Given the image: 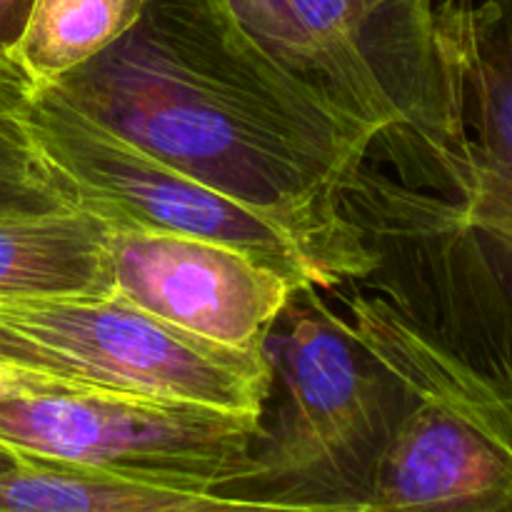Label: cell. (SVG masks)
<instances>
[{"label": "cell", "mask_w": 512, "mask_h": 512, "mask_svg": "<svg viewBox=\"0 0 512 512\" xmlns=\"http://www.w3.org/2000/svg\"><path fill=\"white\" fill-rule=\"evenodd\" d=\"M55 93L173 168L278 220L338 288L383 258L348 210L378 130L280 68L225 0H150Z\"/></svg>", "instance_id": "6da1fadb"}, {"label": "cell", "mask_w": 512, "mask_h": 512, "mask_svg": "<svg viewBox=\"0 0 512 512\" xmlns=\"http://www.w3.org/2000/svg\"><path fill=\"white\" fill-rule=\"evenodd\" d=\"M240 28L340 113L398 135L418 183L470 190L468 133L435 0H225Z\"/></svg>", "instance_id": "7a4b0ae2"}, {"label": "cell", "mask_w": 512, "mask_h": 512, "mask_svg": "<svg viewBox=\"0 0 512 512\" xmlns=\"http://www.w3.org/2000/svg\"><path fill=\"white\" fill-rule=\"evenodd\" d=\"M355 338L388 370L395 418L373 512H512V375L473 363L385 298L348 300Z\"/></svg>", "instance_id": "3957f363"}, {"label": "cell", "mask_w": 512, "mask_h": 512, "mask_svg": "<svg viewBox=\"0 0 512 512\" xmlns=\"http://www.w3.org/2000/svg\"><path fill=\"white\" fill-rule=\"evenodd\" d=\"M265 353L283 385V403L230 493L300 505H365L398 418L388 370L318 288L293 295L265 338Z\"/></svg>", "instance_id": "277c9868"}, {"label": "cell", "mask_w": 512, "mask_h": 512, "mask_svg": "<svg viewBox=\"0 0 512 512\" xmlns=\"http://www.w3.org/2000/svg\"><path fill=\"white\" fill-rule=\"evenodd\" d=\"M435 25L458 75L470 190L463 200L405 195V230L512 353V0H443Z\"/></svg>", "instance_id": "5b68a950"}, {"label": "cell", "mask_w": 512, "mask_h": 512, "mask_svg": "<svg viewBox=\"0 0 512 512\" xmlns=\"http://www.w3.org/2000/svg\"><path fill=\"white\" fill-rule=\"evenodd\" d=\"M23 118L75 203L108 225L213 240L278 270L300 290L335 288L308 245L278 220L155 158L48 85H30Z\"/></svg>", "instance_id": "8992f818"}, {"label": "cell", "mask_w": 512, "mask_h": 512, "mask_svg": "<svg viewBox=\"0 0 512 512\" xmlns=\"http://www.w3.org/2000/svg\"><path fill=\"white\" fill-rule=\"evenodd\" d=\"M265 415L120 393H35L0 405V445L20 458L143 483L230 493Z\"/></svg>", "instance_id": "52a82bcc"}, {"label": "cell", "mask_w": 512, "mask_h": 512, "mask_svg": "<svg viewBox=\"0 0 512 512\" xmlns=\"http://www.w3.org/2000/svg\"><path fill=\"white\" fill-rule=\"evenodd\" d=\"M0 325L138 398L265 415L275 383L265 348L210 343L118 293L0 298Z\"/></svg>", "instance_id": "ba28073f"}, {"label": "cell", "mask_w": 512, "mask_h": 512, "mask_svg": "<svg viewBox=\"0 0 512 512\" xmlns=\"http://www.w3.org/2000/svg\"><path fill=\"white\" fill-rule=\"evenodd\" d=\"M115 293L180 330L235 350H263L300 288L230 245L108 225Z\"/></svg>", "instance_id": "9c48e42d"}, {"label": "cell", "mask_w": 512, "mask_h": 512, "mask_svg": "<svg viewBox=\"0 0 512 512\" xmlns=\"http://www.w3.org/2000/svg\"><path fill=\"white\" fill-rule=\"evenodd\" d=\"M0 512H373L368 505H300L223 490L143 483L23 458L0 473Z\"/></svg>", "instance_id": "30bf717a"}, {"label": "cell", "mask_w": 512, "mask_h": 512, "mask_svg": "<svg viewBox=\"0 0 512 512\" xmlns=\"http://www.w3.org/2000/svg\"><path fill=\"white\" fill-rule=\"evenodd\" d=\"M115 293L108 223L85 208L0 220V298Z\"/></svg>", "instance_id": "8fae6325"}, {"label": "cell", "mask_w": 512, "mask_h": 512, "mask_svg": "<svg viewBox=\"0 0 512 512\" xmlns=\"http://www.w3.org/2000/svg\"><path fill=\"white\" fill-rule=\"evenodd\" d=\"M150 0H35L13 65L30 85L58 83L118 43Z\"/></svg>", "instance_id": "7c38bea8"}, {"label": "cell", "mask_w": 512, "mask_h": 512, "mask_svg": "<svg viewBox=\"0 0 512 512\" xmlns=\"http://www.w3.org/2000/svg\"><path fill=\"white\" fill-rule=\"evenodd\" d=\"M30 83L0 65V220L78 208L40 155L23 118Z\"/></svg>", "instance_id": "4fadbf2b"}, {"label": "cell", "mask_w": 512, "mask_h": 512, "mask_svg": "<svg viewBox=\"0 0 512 512\" xmlns=\"http://www.w3.org/2000/svg\"><path fill=\"white\" fill-rule=\"evenodd\" d=\"M35 393H113V390L95 388V385L80 383V380L45 373V370L10 363V360H0V405Z\"/></svg>", "instance_id": "5bb4252c"}, {"label": "cell", "mask_w": 512, "mask_h": 512, "mask_svg": "<svg viewBox=\"0 0 512 512\" xmlns=\"http://www.w3.org/2000/svg\"><path fill=\"white\" fill-rule=\"evenodd\" d=\"M0 360H10V363L28 365V368L45 370V373L63 375V378H73V380H80V383L95 385V388L120 393V390L110 388L108 383H103L100 378H95V375L88 373V370L78 368V365H73V363H68V360L58 358V355L48 353V350H43L40 345H33L30 340H25L23 335H18V333H13V330L5 328V325H0Z\"/></svg>", "instance_id": "9a60e30c"}, {"label": "cell", "mask_w": 512, "mask_h": 512, "mask_svg": "<svg viewBox=\"0 0 512 512\" xmlns=\"http://www.w3.org/2000/svg\"><path fill=\"white\" fill-rule=\"evenodd\" d=\"M35 0H0V65L13 68L15 50L33 15Z\"/></svg>", "instance_id": "2e32d148"}, {"label": "cell", "mask_w": 512, "mask_h": 512, "mask_svg": "<svg viewBox=\"0 0 512 512\" xmlns=\"http://www.w3.org/2000/svg\"><path fill=\"white\" fill-rule=\"evenodd\" d=\"M20 460L23 458H20L18 453H13V450H8L5 445H0V473H3V470H10L13 465H18Z\"/></svg>", "instance_id": "e0dca14e"}]
</instances>
